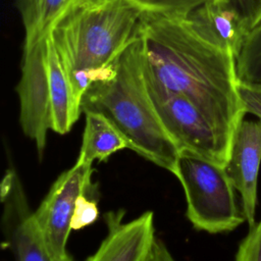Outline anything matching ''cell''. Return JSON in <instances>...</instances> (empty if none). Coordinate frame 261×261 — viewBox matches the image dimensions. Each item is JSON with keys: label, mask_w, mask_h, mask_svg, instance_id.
Listing matches in <instances>:
<instances>
[{"label": "cell", "mask_w": 261, "mask_h": 261, "mask_svg": "<svg viewBox=\"0 0 261 261\" xmlns=\"http://www.w3.org/2000/svg\"><path fill=\"white\" fill-rule=\"evenodd\" d=\"M145 69L190 100L231 143L244 119L236 56L205 40L184 17L144 12L140 24Z\"/></svg>", "instance_id": "cell-1"}, {"label": "cell", "mask_w": 261, "mask_h": 261, "mask_svg": "<svg viewBox=\"0 0 261 261\" xmlns=\"http://www.w3.org/2000/svg\"><path fill=\"white\" fill-rule=\"evenodd\" d=\"M144 12L130 0H76L56 21L50 35L80 107L137 38Z\"/></svg>", "instance_id": "cell-2"}, {"label": "cell", "mask_w": 261, "mask_h": 261, "mask_svg": "<svg viewBox=\"0 0 261 261\" xmlns=\"http://www.w3.org/2000/svg\"><path fill=\"white\" fill-rule=\"evenodd\" d=\"M82 112L105 116L123 136L128 149L175 173L179 150L165 130L147 91L140 32L120 55L111 74L90 86Z\"/></svg>", "instance_id": "cell-3"}, {"label": "cell", "mask_w": 261, "mask_h": 261, "mask_svg": "<svg viewBox=\"0 0 261 261\" xmlns=\"http://www.w3.org/2000/svg\"><path fill=\"white\" fill-rule=\"evenodd\" d=\"M16 93L21 129L35 143L42 157L48 130L67 134L82 113L50 34L23 47Z\"/></svg>", "instance_id": "cell-4"}, {"label": "cell", "mask_w": 261, "mask_h": 261, "mask_svg": "<svg viewBox=\"0 0 261 261\" xmlns=\"http://www.w3.org/2000/svg\"><path fill=\"white\" fill-rule=\"evenodd\" d=\"M174 175L182 186L187 217L195 228L209 233L226 232L246 220L224 166L184 150Z\"/></svg>", "instance_id": "cell-5"}, {"label": "cell", "mask_w": 261, "mask_h": 261, "mask_svg": "<svg viewBox=\"0 0 261 261\" xmlns=\"http://www.w3.org/2000/svg\"><path fill=\"white\" fill-rule=\"evenodd\" d=\"M147 91L165 130L179 152L191 151L225 167L231 143L186 97L160 85L144 67Z\"/></svg>", "instance_id": "cell-6"}, {"label": "cell", "mask_w": 261, "mask_h": 261, "mask_svg": "<svg viewBox=\"0 0 261 261\" xmlns=\"http://www.w3.org/2000/svg\"><path fill=\"white\" fill-rule=\"evenodd\" d=\"M92 163L76 160L53 182L34 216L46 246L55 259H64L69 254L66 244L71 231L77 198L84 194H95L92 189Z\"/></svg>", "instance_id": "cell-7"}, {"label": "cell", "mask_w": 261, "mask_h": 261, "mask_svg": "<svg viewBox=\"0 0 261 261\" xmlns=\"http://www.w3.org/2000/svg\"><path fill=\"white\" fill-rule=\"evenodd\" d=\"M0 196L3 204L2 231L16 261H73L70 255L55 259L49 252L30 208L23 185L12 167L3 176Z\"/></svg>", "instance_id": "cell-8"}, {"label": "cell", "mask_w": 261, "mask_h": 261, "mask_svg": "<svg viewBox=\"0 0 261 261\" xmlns=\"http://www.w3.org/2000/svg\"><path fill=\"white\" fill-rule=\"evenodd\" d=\"M260 163L261 119H243L233 134L225 170L241 195L243 213L250 226L255 224Z\"/></svg>", "instance_id": "cell-9"}, {"label": "cell", "mask_w": 261, "mask_h": 261, "mask_svg": "<svg viewBox=\"0 0 261 261\" xmlns=\"http://www.w3.org/2000/svg\"><path fill=\"white\" fill-rule=\"evenodd\" d=\"M123 214L119 210L105 215L107 234L87 261H143L155 238L154 214L147 211L122 222Z\"/></svg>", "instance_id": "cell-10"}, {"label": "cell", "mask_w": 261, "mask_h": 261, "mask_svg": "<svg viewBox=\"0 0 261 261\" xmlns=\"http://www.w3.org/2000/svg\"><path fill=\"white\" fill-rule=\"evenodd\" d=\"M184 18L205 40L236 57L250 32L239 13L223 0H209Z\"/></svg>", "instance_id": "cell-11"}, {"label": "cell", "mask_w": 261, "mask_h": 261, "mask_svg": "<svg viewBox=\"0 0 261 261\" xmlns=\"http://www.w3.org/2000/svg\"><path fill=\"white\" fill-rule=\"evenodd\" d=\"M82 146L76 160L92 163L105 161L113 153L128 149V144L118 129L102 114L86 112Z\"/></svg>", "instance_id": "cell-12"}, {"label": "cell", "mask_w": 261, "mask_h": 261, "mask_svg": "<svg viewBox=\"0 0 261 261\" xmlns=\"http://www.w3.org/2000/svg\"><path fill=\"white\" fill-rule=\"evenodd\" d=\"M76 0H16L24 27V46L47 37L56 21Z\"/></svg>", "instance_id": "cell-13"}, {"label": "cell", "mask_w": 261, "mask_h": 261, "mask_svg": "<svg viewBox=\"0 0 261 261\" xmlns=\"http://www.w3.org/2000/svg\"><path fill=\"white\" fill-rule=\"evenodd\" d=\"M239 84L261 86V23L251 30L236 57Z\"/></svg>", "instance_id": "cell-14"}, {"label": "cell", "mask_w": 261, "mask_h": 261, "mask_svg": "<svg viewBox=\"0 0 261 261\" xmlns=\"http://www.w3.org/2000/svg\"><path fill=\"white\" fill-rule=\"evenodd\" d=\"M146 12L168 17H185L209 0H130Z\"/></svg>", "instance_id": "cell-15"}, {"label": "cell", "mask_w": 261, "mask_h": 261, "mask_svg": "<svg viewBox=\"0 0 261 261\" xmlns=\"http://www.w3.org/2000/svg\"><path fill=\"white\" fill-rule=\"evenodd\" d=\"M89 193L82 194L75 203L73 216L71 219V230H79L93 224L98 216V201L96 198H91Z\"/></svg>", "instance_id": "cell-16"}, {"label": "cell", "mask_w": 261, "mask_h": 261, "mask_svg": "<svg viewBox=\"0 0 261 261\" xmlns=\"http://www.w3.org/2000/svg\"><path fill=\"white\" fill-rule=\"evenodd\" d=\"M236 261H261V219L250 226V231L239 246Z\"/></svg>", "instance_id": "cell-17"}, {"label": "cell", "mask_w": 261, "mask_h": 261, "mask_svg": "<svg viewBox=\"0 0 261 261\" xmlns=\"http://www.w3.org/2000/svg\"><path fill=\"white\" fill-rule=\"evenodd\" d=\"M241 16L249 31L261 23V0H223Z\"/></svg>", "instance_id": "cell-18"}, {"label": "cell", "mask_w": 261, "mask_h": 261, "mask_svg": "<svg viewBox=\"0 0 261 261\" xmlns=\"http://www.w3.org/2000/svg\"><path fill=\"white\" fill-rule=\"evenodd\" d=\"M239 92L246 112L261 119V86L239 84Z\"/></svg>", "instance_id": "cell-19"}, {"label": "cell", "mask_w": 261, "mask_h": 261, "mask_svg": "<svg viewBox=\"0 0 261 261\" xmlns=\"http://www.w3.org/2000/svg\"><path fill=\"white\" fill-rule=\"evenodd\" d=\"M143 261H175L165 244L158 238H154Z\"/></svg>", "instance_id": "cell-20"}]
</instances>
